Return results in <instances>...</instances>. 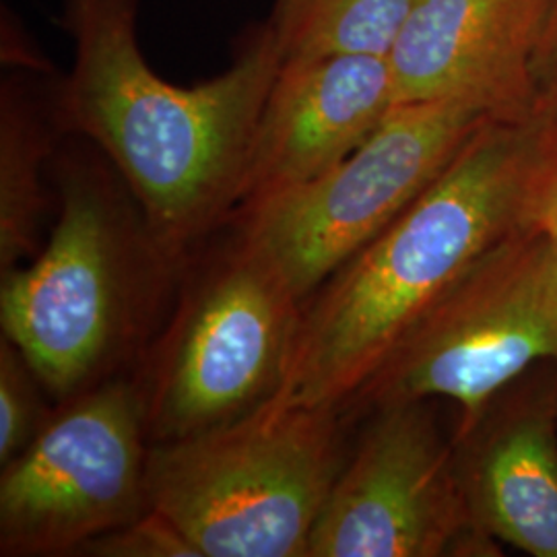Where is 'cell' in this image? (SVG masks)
Wrapping results in <instances>:
<instances>
[{"mask_svg":"<svg viewBox=\"0 0 557 557\" xmlns=\"http://www.w3.org/2000/svg\"><path fill=\"white\" fill-rule=\"evenodd\" d=\"M139 0H66L73 64L54 96L62 133L91 140L170 267L238 213L252 140L283 64L273 23L218 77H160L137 38Z\"/></svg>","mask_w":557,"mask_h":557,"instance_id":"6da1fadb","label":"cell"},{"mask_svg":"<svg viewBox=\"0 0 557 557\" xmlns=\"http://www.w3.org/2000/svg\"><path fill=\"white\" fill-rule=\"evenodd\" d=\"M557 116H492L418 199L301 306L278 405L345 413L398 343L499 239L524 225Z\"/></svg>","mask_w":557,"mask_h":557,"instance_id":"7a4b0ae2","label":"cell"},{"mask_svg":"<svg viewBox=\"0 0 557 557\" xmlns=\"http://www.w3.org/2000/svg\"><path fill=\"white\" fill-rule=\"evenodd\" d=\"M120 184L98 165L64 161L50 238L27 264L2 273V337L60 400L112 379L139 333L147 281L170 267Z\"/></svg>","mask_w":557,"mask_h":557,"instance_id":"3957f363","label":"cell"},{"mask_svg":"<svg viewBox=\"0 0 557 557\" xmlns=\"http://www.w3.org/2000/svg\"><path fill=\"white\" fill-rule=\"evenodd\" d=\"M341 418L269 400L197 436L151 442L149 506L199 557H308L345 462Z\"/></svg>","mask_w":557,"mask_h":557,"instance_id":"277c9868","label":"cell"},{"mask_svg":"<svg viewBox=\"0 0 557 557\" xmlns=\"http://www.w3.org/2000/svg\"><path fill=\"white\" fill-rule=\"evenodd\" d=\"M543 361L557 366V242L522 225L423 314L351 407L446 398L460 440Z\"/></svg>","mask_w":557,"mask_h":557,"instance_id":"5b68a950","label":"cell"},{"mask_svg":"<svg viewBox=\"0 0 557 557\" xmlns=\"http://www.w3.org/2000/svg\"><path fill=\"white\" fill-rule=\"evenodd\" d=\"M301 306L275 260L238 230L184 292L156 345L140 384L149 440L190 438L273 400Z\"/></svg>","mask_w":557,"mask_h":557,"instance_id":"8992f818","label":"cell"},{"mask_svg":"<svg viewBox=\"0 0 557 557\" xmlns=\"http://www.w3.org/2000/svg\"><path fill=\"white\" fill-rule=\"evenodd\" d=\"M492 116L498 114L478 101L398 103L324 174L242 207L238 230L306 301L397 220Z\"/></svg>","mask_w":557,"mask_h":557,"instance_id":"52a82bcc","label":"cell"},{"mask_svg":"<svg viewBox=\"0 0 557 557\" xmlns=\"http://www.w3.org/2000/svg\"><path fill=\"white\" fill-rule=\"evenodd\" d=\"M145 395L108 379L64 400L36 440L0 471V554L79 556L81 549L145 515Z\"/></svg>","mask_w":557,"mask_h":557,"instance_id":"ba28073f","label":"cell"},{"mask_svg":"<svg viewBox=\"0 0 557 557\" xmlns=\"http://www.w3.org/2000/svg\"><path fill=\"white\" fill-rule=\"evenodd\" d=\"M448 442L428 400L379 407L345 458L312 531L308 557L471 556L487 549Z\"/></svg>","mask_w":557,"mask_h":557,"instance_id":"9c48e42d","label":"cell"},{"mask_svg":"<svg viewBox=\"0 0 557 557\" xmlns=\"http://www.w3.org/2000/svg\"><path fill=\"white\" fill-rule=\"evenodd\" d=\"M543 0H419L388 52L395 103L469 100L535 114L531 54Z\"/></svg>","mask_w":557,"mask_h":557,"instance_id":"30bf717a","label":"cell"},{"mask_svg":"<svg viewBox=\"0 0 557 557\" xmlns=\"http://www.w3.org/2000/svg\"><path fill=\"white\" fill-rule=\"evenodd\" d=\"M395 106L384 57L283 60L252 140L239 209L324 174Z\"/></svg>","mask_w":557,"mask_h":557,"instance_id":"8fae6325","label":"cell"},{"mask_svg":"<svg viewBox=\"0 0 557 557\" xmlns=\"http://www.w3.org/2000/svg\"><path fill=\"white\" fill-rule=\"evenodd\" d=\"M458 471L479 529L533 557H557V397L517 400L457 440Z\"/></svg>","mask_w":557,"mask_h":557,"instance_id":"7c38bea8","label":"cell"},{"mask_svg":"<svg viewBox=\"0 0 557 557\" xmlns=\"http://www.w3.org/2000/svg\"><path fill=\"white\" fill-rule=\"evenodd\" d=\"M54 110V106H52ZM59 120L44 119L41 106L4 81L0 98V273L40 252L48 209L44 165L54 151Z\"/></svg>","mask_w":557,"mask_h":557,"instance_id":"4fadbf2b","label":"cell"},{"mask_svg":"<svg viewBox=\"0 0 557 557\" xmlns=\"http://www.w3.org/2000/svg\"><path fill=\"white\" fill-rule=\"evenodd\" d=\"M419 0H278L273 27L283 60L388 57Z\"/></svg>","mask_w":557,"mask_h":557,"instance_id":"5bb4252c","label":"cell"},{"mask_svg":"<svg viewBox=\"0 0 557 557\" xmlns=\"http://www.w3.org/2000/svg\"><path fill=\"white\" fill-rule=\"evenodd\" d=\"M40 379L7 337L0 338V467L23 453L50 421Z\"/></svg>","mask_w":557,"mask_h":557,"instance_id":"9a60e30c","label":"cell"},{"mask_svg":"<svg viewBox=\"0 0 557 557\" xmlns=\"http://www.w3.org/2000/svg\"><path fill=\"white\" fill-rule=\"evenodd\" d=\"M79 556L199 557V554L168 518L149 508L128 524L89 541Z\"/></svg>","mask_w":557,"mask_h":557,"instance_id":"2e32d148","label":"cell"},{"mask_svg":"<svg viewBox=\"0 0 557 557\" xmlns=\"http://www.w3.org/2000/svg\"><path fill=\"white\" fill-rule=\"evenodd\" d=\"M529 75L535 110L557 116V0H543Z\"/></svg>","mask_w":557,"mask_h":557,"instance_id":"e0dca14e","label":"cell"},{"mask_svg":"<svg viewBox=\"0 0 557 557\" xmlns=\"http://www.w3.org/2000/svg\"><path fill=\"white\" fill-rule=\"evenodd\" d=\"M524 225L557 242V145L541 161L524 207Z\"/></svg>","mask_w":557,"mask_h":557,"instance_id":"ac0fdd59","label":"cell"},{"mask_svg":"<svg viewBox=\"0 0 557 557\" xmlns=\"http://www.w3.org/2000/svg\"><path fill=\"white\" fill-rule=\"evenodd\" d=\"M556 145H557V131H556Z\"/></svg>","mask_w":557,"mask_h":557,"instance_id":"d6986e66","label":"cell"}]
</instances>
